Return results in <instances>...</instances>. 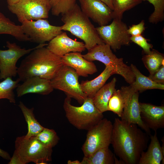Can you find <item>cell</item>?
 <instances>
[{"instance_id":"obj_12","label":"cell","mask_w":164,"mask_h":164,"mask_svg":"<svg viewBox=\"0 0 164 164\" xmlns=\"http://www.w3.org/2000/svg\"><path fill=\"white\" fill-rule=\"evenodd\" d=\"M39 46V44L35 47L26 49L21 48L15 43L7 41L6 46L8 49L0 50V79L15 77L17 75L16 63L18 60Z\"/></svg>"},{"instance_id":"obj_10","label":"cell","mask_w":164,"mask_h":164,"mask_svg":"<svg viewBox=\"0 0 164 164\" xmlns=\"http://www.w3.org/2000/svg\"><path fill=\"white\" fill-rule=\"evenodd\" d=\"M120 90L124 102L121 119L128 123L137 125L150 136V129L141 118L138 101L139 92L134 90L130 85L122 87Z\"/></svg>"},{"instance_id":"obj_19","label":"cell","mask_w":164,"mask_h":164,"mask_svg":"<svg viewBox=\"0 0 164 164\" xmlns=\"http://www.w3.org/2000/svg\"><path fill=\"white\" fill-rule=\"evenodd\" d=\"M150 136L151 141L148 149L142 152L138 164H160L164 160V150L160 145L156 132Z\"/></svg>"},{"instance_id":"obj_13","label":"cell","mask_w":164,"mask_h":164,"mask_svg":"<svg viewBox=\"0 0 164 164\" xmlns=\"http://www.w3.org/2000/svg\"><path fill=\"white\" fill-rule=\"evenodd\" d=\"M83 13L99 26L107 25L113 19V11L100 0H79Z\"/></svg>"},{"instance_id":"obj_31","label":"cell","mask_w":164,"mask_h":164,"mask_svg":"<svg viewBox=\"0 0 164 164\" xmlns=\"http://www.w3.org/2000/svg\"><path fill=\"white\" fill-rule=\"evenodd\" d=\"M124 106V102L120 89L116 90L108 104V111H111L121 118Z\"/></svg>"},{"instance_id":"obj_39","label":"cell","mask_w":164,"mask_h":164,"mask_svg":"<svg viewBox=\"0 0 164 164\" xmlns=\"http://www.w3.org/2000/svg\"><path fill=\"white\" fill-rule=\"evenodd\" d=\"M68 164H81L80 162L78 160H76L73 161L69 160L67 162Z\"/></svg>"},{"instance_id":"obj_17","label":"cell","mask_w":164,"mask_h":164,"mask_svg":"<svg viewBox=\"0 0 164 164\" xmlns=\"http://www.w3.org/2000/svg\"><path fill=\"white\" fill-rule=\"evenodd\" d=\"M82 55L80 52H71L61 58L63 65L73 68L79 76L86 77L97 72V69L93 62L86 60Z\"/></svg>"},{"instance_id":"obj_1","label":"cell","mask_w":164,"mask_h":164,"mask_svg":"<svg viewBox=\"0 0 164 164\" xmlns=\"http://www.w3.org/2000/svg\"><path fill=\"white\" fill-rule=\"evenodd\" d=\"M137 125L114 119L111 144L114 154L125 164H138L147 148L149 135Z\"/></svg>"},{"instance_id":"obj_25","label":"cell","mask_w":164,"mask_h":164,"mask_svg":"<svg viewBox=\"0 0 164 164\" xmlns=\"http://www.w3.org/2000/svg\"><path fill=\"white\" fill-rule=\"evenodd\" d=\"M19 106L21 109L28 125L26 137L36 136L44 128L36 119L33 114V108H27L22 101Z\"/></svg>"},{"instance_id":"obj_30","label":"cell","mask_w":164,"mask_h":164,"mask_svg":"<svg viewBox=\"0 0 164 164\" xmlns=\"http://www.w3.org/2000/svg\"><path fill=\"white\" fill-rule=\"evenodd\" d=\"M36 137L44 145L51 148L57 144L60 139L54 130L45 128Z\"/></svg>"},{"instance_id":"obj_24","label":"cell","mask_w":164,"mask_h":164,"mask_svg":"<svg viewBox=\"0 0 164 164\" xmlns=\"http://www.w3.org/2000/svg\"><path fill=\"white\" fill-rule=\"evenodd\" d=\"M115 155L109 147L99 149L87 157L84 156L81 164H113Z\"/></svg>"},{"instance_id":"obj_29","label":"cell","mask_w":164,"mask_h":164,"mask_svg":"<svg viewBox=\"0 0 164 164\" xmlns=\"http://www.w3.org/2000/svg\"><path fill=\"white\" fill-rule=\"evenodd\" d=\"M77 0H50L52 14L56 16L63 14L75 5Z\"/></svg>"},{"instance_id":"obj_16","label":"cell","mask_w":164,"mask_h":164,"mask_svg":"<svg viewBox=\"0 0 164 164\" xmlns=\"http://www.w3.org/2000/svg\"><path fill=\"white\" fill-rule=\"evenodd\" d=\"M141 118L150 129L155 132L164 128V106L140 103Z\"/></svg>"},{"instance_id":"obj_3","label":"cell","mask_w":164,"mask_h":164,"mask_svg":"<svg viewBox=\"0 0 164 164\" xmlns=\"http://www.w3.org/2000/svg\"><path fill=\"white\" fill-rule=\"evenodd\" d=\"M64 24L62 30L68 31L82 40L88 50L97 44L104 43L96 28L76 3L71 10L62 15Z\"/></svg>"},{"instance_id":"obj_26","label":"cell","mask_w":164,"mask_h":164,"mask_svg":"<svg viewBox=\"0 0 164 164\" xmlns=\"http://www.w3.org/2000/svg\"><path fill=\"white\" fill-rule=\"evenodd\" d=\"M142 60L150 74H153L164 65V57L162 54L152 49L149 54L143 56Z\"/></svg>"},{"instance_id":"obj_9","label":"cell","mask_w":164,"mask_h":164,"mask_svg":"<svg viewBox=\"0 0 164 164\" xmlns=\"http://www.w3.org/2000/svg\"><path fill=\"white\" fill-rule=\"evenodd\" d=\"M96 28L103 43L114 51L120 49L122 46L130 45V36L128 32V28L121 19H114L110 24Z\"/></svg>"},{"instance_id":"obj_18","label":"cell","mask_w":164,"mask_h":164,"mask_svg":"<svg viewBox=\"0 0 164 164\" xmlns=\"http://www.w3.org/2000/svg\"><path fill=\"white\" fill-rule=\"evenodd\" d=\"M50 80L38 77L29 78L23 81L16 88L17 97L29 93L48 95L53 90Z\"/></svg>"},{"instance_id":"obj_32","label":"cell","mask_w":164,"mask_h":164,"mask_svg":"<svg viewBox=\"0 0 164 164\" xmlns=\"http://www.w3.org/2000/svg\"><path fill=\"white\" fill-rule=\"evenodd\" d=\"M147 1L152 4L154 11L149 19V22L153 24H156L164 19V0H141Z\"/></svg>"},{"instance_id":"obj_36","label":"cell","mask_w":164,"mask_h":164,"mask_svg":"<svg viewBox=\"0 0 164 164\" xmlns=\"http://www.w3.org/2000/svg\"><path fill=\"white\" fill-rule=\"evenodd\" d=\"M0 156L2 158L7 160H10L11 157L9 154L0 148Z\"/></svg>"},{"instance_id":"obj_22","label":"cell","mask_w":164,"mask_h":164,"mask_svg":"<svg viewBox=\"0 0 164 164\" xmlns=\"http://www.w3.org/2000/svg\"><path fill=\"white\" fill-rule=\"evenodd\" d=\"M130 67L135 77V81L130 85L134 90L141 92L148 90L164 89V84L156 83L144 75L134 65L131 64Z\"/></svg>"},{"instance_id":"obj_20","label":"cell","mask_w":164,"mask_h":164,"mask_svg":"<svg viewBox=\"0 0 164 164\" xmlns=\"http://www.w3.org/2000/svg\"><path fill=\"white\" fill-rule=\"evenodd\" d=\"M115 74L112 67L108 66H105L104 70L94 79L91 80L82 81L80 84L81 89L87 97L92 98L110 76Z\"/></svg>"},{"instance_id":"obj_21","label":"cell","mask_w":164,"mask_h":164,"mask_svg":"<svg viewBox=\"0 0 164 164\" xmlns=\"http://www.w3.org/2000/svg\"><path fill=\"white\" fill-rule=\"evenodd\" d=\"M116 82V78L114 77L110 82L101 88L92 98L95 107L102 113L108 111L109 101L116 90L115 88Z\"/></svg>"},{"instance_id":"obj_35","label":"cell","mask_w":164,"mask_h":164,"mask_svg":"<svg viewBox=\"0 0 164 164\" xmlns=\"http://www.w3.org/2000/svg\"><path fill=\"white\" fill-rule=\"evenodd\" d=\"M149 77L154 82L160 84H164V65L153 74H150Z\"/></svg>"},{"instance_id":"obj_15","label":"cell","mask_w":164,"mask_h":164,"mask_svg":"<svg viewBox=\"0 0 164 164\" xmlns=\"http://www.w3.org/2000/svg\"><path fill=\"white\" fill-rule=\"evenodd\" d=\"M46 47L55 55L61 57L71 52H82L86 50L84 43L69 37L62 32L49 42Z\"/></svg>"},{"instance_id":"obj_38","label":"cell","mask_w":164,"mask_h":164,"mask_svg":"<svg viewBox=\"0 0 164 164\" xmlns=\"http://www.w3.org/2000/svg\"><path fill=\"white\" fill-rule=\"evenodd\" d=\"M20 0H6L8 5H11L18 2Z\"/></svg>"},{"instance_id":"obj_5","label":"cell","mask_w":164,"mask_h":164,"mask_svg":"<svg viewBox=\"0 0 164 164\" xmlns=\"http://www.w3.org/2000/svg\"><path fill=\"white\" fill-rule=\"evenodd\" d=\"M71 101V98L67 96L63 108L67 120L77 129L87 130L104 118L103 113L95 107L92 98L87 97L80 106L72 105Z\"/></svg>"},{"instance_id":"obj_2","label":"cell","mask_w":164,"mask_h":164,"mask_svg":"<svg viewBox=\"0 0 164 164\" xmlns=\"http://www.w3.org/2000/svg\"><path fill=\"white\" fill-rule=\"evenodd\" d=\"M39 44L22 61L17 69L20 81L33 77L51 80L63 65L61 57L51 52L45 46Z\"/></svg>"},{"instance_id":"obj_14","label":"cell","mask_w":164,"mask_h":164,"mask_svg":"<svg viewBox=\"0 0 164 164\" xmlns=\"http://www.w3.org/2000/svg\"><path fill=\"white\" fill-rule=\"evenodd\" d=\"M111 49L109 46L104 43L97 44L88 50L87 53L82 55V56L90 61H99L105 66L111 67L115 71L118 72L124 66L123 59L117 57Z\"/></svg>"},{"instance_id":"obj_33","label":"cell","mask_w":164,"mask_h":164,"mask_svg":"<svg viewBox=\"0 0 164 164\" xmlns=\"http://www.w3.org/2000/svg\"><path fill=\"white\" fill-rule=\"evenodd\" d=\"M130 41L137 44L143 49V52L145 54H149L151 52L153 46L148 43V39L142 35L130 37Z\"/></svg>"},{"instance_id":"obj_37","label":"cell","mask_w":164,"mask_h":164,"mask_svg":"<svg viewBox=\"0 0 164 164\" xmlns=\"http://www.w3.org/2000/svg\"><path fill=\"white\" fill-rule=\"evenodd\" d=\"M106 4L112 11L113 10V6L112 4V0H100Z\"/></svg>"},{"instance_id":"obj_7","label":"cell","mask_w":164,"mask_h":164,"mask_svg":"<svg viewBox=\"0 0 164 164\" xmlns=\"http://www.w3.org/2000/svg\"><path fill=\"white\" fill-rule=\"evenodd\" d=\"M112 129L111 121L103 118L87 130L86 140L81 148L84 156H89L99 149L109 147Z\"/></svg>"},{"instance_id":"obj_8","label":"cell","mask_w":164,"mask_h":164,"mask_svg":"<svg viewBox=\"0 0 164 164\" xmlns=\"http://www.w3.org/2000/svg\"><path fill=\"white\" fill-rule=\"evenodd\" d=\"M8 7L21 23L26 20L47 19L51 9L50 0H20Z\"/></svg>"},{"instance_id":"obj_6","label":"cell","mask_w":164,"mask_h":164,"mask_svg":"<svg viewBox=\"0 0 164 164\" xmlns=\"http://www.w3.org/2000/svg\"><path fill=\"white\" fill-rule=\"evenodd\" d=\"M79 77L73 68L63 65L50 81L54 89L63 91L82 104L87 97L81 89Z\"/></svg>"},{"instance_id":"obj_28","label":"cell","mask_w":164,"mask_h":164,"mask_svg":"<svg viewBox=\"0 0 164 164\" xmlns=\"http://www.w3.org/2000/svg\"><path fill=\"white\" fill-rule=\"evenodd\" d=\"M141 0H112L113 19H121L124 13L141 3Z\"/></svg>"},{"instance_id":"obj_34","label":"cell","mask_w":164,"mask_h":164,"mask_svg":"<svg viewBox=\"0 0 164 164\" xmlns=\"http://www.w3.org/2000/svg\"><path fill=\"white\" fill-rule=\"evenodd\" d=\"M144 25V20H142L139 24L132 25L128 28V33L132 36L142 35L145 29Z\"/></svg>"},{"instance_id":"obj_27","label":"cell","mask_w":164,"mask_h":164,"mask_svg":"<svg viewBox=\"0 0 164 164\" xmlns=\"http://www.w3.org/2000/svg\"><path fill=\"white\" fill-rule=\"evenodd\" d=\"M0 82V99H6L10 103L15 104L16 101L14 90L19 85V83L20 80L19 78L13 80L10 77Z\"/></svg>"},{"instance_id":"obj_11","label":"cell","mask_w":164,"mask_h":164,"mask_svg":"<svg viewBox=\"0 0 164 164\" xmlns=\"http://www.w3.org/2000/svg\"><path fill=\"white\" fill-rule=\"evenodd\" d=\"M21 25L24 33L31 41L40 44L50 42L62 32L61 26H53L45 19L26 20Z\"/></svg>"},{"instance_id":"obj_23","label":"cell","mask_w":164,"mask_h":164,"mask_svg":"<svg viewBox=\"0 0 164 164\" xmlns=\"http://www.w3.org/2000/svg\"><path fill=\"white\" fill-rule=\"evenodd\" d=\"M1 34L11 35L20 41H31L24 33L21 26L16 25L0 12V34Z\"/></svg>"},{"instance_id":"obj_4","label":"cell","mask_w":164,"mask_h":164,"mask_svg":"<svg viewBox=\"0 0 164 164\" xmlns=\"http://www.w3.org/2000/svg\"><path fill=\"white\" fill-rule=\"evenodd\" d=\"M52 148L44 145L36 136L18 137L15 141V151L8 163L46 164L52 160Z\"/></svg>"}]
</instances>
